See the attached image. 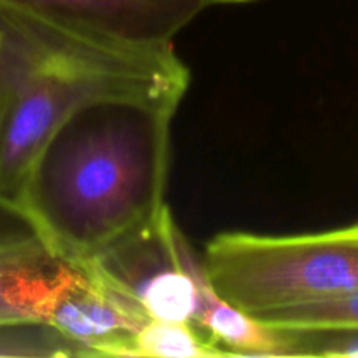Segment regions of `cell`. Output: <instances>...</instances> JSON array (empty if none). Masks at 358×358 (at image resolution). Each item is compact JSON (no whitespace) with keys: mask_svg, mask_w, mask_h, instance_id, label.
<instances>
[{"mask_svg":"<svg viewBox=\"0 0 358 358\" xmlns=\"http://www.w3.org/2000/svg\"><path fill=\"white\" fill-rule=\"evenodd\" d=\"M177 108L98 98L63 121L35 163L23 205V217L52 252L87 262L166 208Z\"/></svg>","mask_w":358,"mask_h":358,"instance_id":"obj_1","label":"cell"},{"mask_svg":"<svg viewBox=\"0 0 358 358\" xmlns=\"http://www.w3.org/2000/svg\"><path fill=\"white\" fill-rule=\"evenodd\" d=\"M189 83L173 44L98 41L0 6V205L23 215L38 156L80 105L124 96L178 107Z\"/></svg>","mask_w":358,"mask_h":358,"instance_id":"obj_2","label":"cell"},{"mask_svg":"<svg viewBox=\"0 0 358 358\" xmlns=\"http://www.w3.org/2000/svg\"><path fill=\"white\" fill-rule=\"evenodd\" d=\"M203 268L213 289L259 317L358 290V222L320 233L215 234Z\"/></svg>","mask_w":358,"mask_h":358,"instance_id":"obj_3","label":"cell"},{"mask_svg":"<svg viewBox=\"0 0 358 358\" xmlns=\"http://www.w3.org/2000/svg\"><path fill=\"white\" fill-rule=\"evenodd\" d=\"M86 264L138 303L149 320L196 324L203 261L196 259L168 206Z\"/></svg>","mask_w":358,"mask_h":358,"instance_id":"obj_4","label":"cell"},{"mask_svg":"<svg viewBox=\"0 0 358 358\" xmlns=\"http://www.w3.org/2000/svg\"><path fill=\"white\" fill-rule=\"evenodd\" d=\"M65 30L105 42L166 45L206 9L205 0H0Z\"/></svg>","mask_w":358,"mask_h":358,"instance_id":"obj_5","label":"cell"},{"mask_svg":"<svg viewBox=\"0 0 358 358\" xmlns=\"http://www.w3.org/2000/svg\"><path fill=\"white\" fill-rule=\"evenodd\" d=\"M147 322L138 303L86 262H72L48 317V324L90 357L126 358L129 341Z\"/></svg>","mask_w":358,"mask_h":358,"instance_id":"obj_6","label":"cell"},{"mask_svg":"<svg viewBox=\"0 0 358 358\" xmlns=\"http://www.w3.org/2000/svg\"><path fill=\"white\" fill-rule=\"evenodd\" d=\"M70 266L21 213L0 205V324L48 322Z\"/></svg>","mask_w":358,"mask_h":358,"instance_id":"obj_7","label":"cell"},{"mask_svg":"<svg viewBox=\"0 0 358 358\" xmlns=\"http://www.w3.org/2000/svg\"><path fill=\"white\" fill-rule=\"evenodd\" d=\"M201 310L196 325L226 353L227 357H275L282 355L283 336L280 327L268 324L224 299L199 269Z\"/></svg>","mask_w":358,"mask_h":358,"instance_id":"obj_8","label":"cell"},{"mask_svg":"<svg viewBox=\"0 0 358 358\" xmlns=\"http://www.w3.org/2000/svg\"><path fill=\"white\" fill-rule=\"evenodd\" d=\"M128 357L213 358L227 355L192 322L149 320L129 341Z\"/></svg>","mask_w":358,"mask_h":358,"instance_id":"obj_9","label":"cell"},{"mask_svg":"<svg viewBox=\"0 0 358 358\" xmlns=\"http://www.w3.org/2000/svg\"><path fill=\"white\" fill-rule=\"evenodd\" d=\"M2 358H72L90 357L83 346L70 341L48 322L0 324Z\"/></svg>","mask_w":358,"mask_h":358,"instance_id":"obj_10","label":"cell"},{"mask_svg":"<svg viewBox=\"0 0 358 358\" xmlns=\"http://www.w3.org/2000/svg\"><path fill=\"white\" fill-rule=\"evenodd\" d=\"M257 318L278 327H358V290L308 304L282 308L259 315Z\"/></svg>","mask_w":358,"mask_h":358,"instance_id":"obj_11","label":"cell"},{"mask_svg":"<svg viewBox=\"0 0 358 358\" xmlns=\"http://www.w3.org/2000/svg\"><path fill=\"white\" fill-rule=\"evenodd\" d=\"M280 331L283 336L280 357L358 358V327H280Z\"/></svg>","mask_w":358,"mask_h":358,"instance_id":"obj_12","label":"cell"},{"mask_svg":"<svg viewBox=\"0 0 358 358\" xmlns=\"http://www.w3.org/2000/svg\"><path fill=\"white\" fill-rule=\"evenodd\" d=\"M206 6H233V3H248L255 2V0H205Z\"/></svg>","mask_w":358,"mask_h":358,"instance_id":"obj_13","label":"cell"}]
</instances>
